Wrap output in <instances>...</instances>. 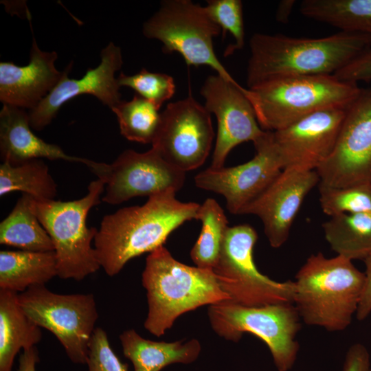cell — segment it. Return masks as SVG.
Returning a JSON list of instances; mask_svg holds the SVG:
<instances>
[{"label":"cell","instance_id":"1","mask_svg":"<svg viewBox=\"0 0 371 371\" xmlns=\"http://www.w3.org/2000/svg\"><path fill=\"white\" fill-rule=\"evenodd\" d=\"M176 193L157 194L142 205L120 208L103 217L93 247L108 276H115L131 259L163 246L172 232L196 219L200 204L181 201Z\"/></svg>","mask_w":371,"mask_h":371},{"label":"cell","instance_id":"2","mask_svg":"<svg viewBox=\"0 0 371 371\" xmlns=\"http://www.w3.org/2000/svg\"><path fill=\"white\" fill-rule=\"evenodd\" d=\"M371 48V36L339 32L317 38L256 33L249 40L247 84L291 76L334 74Z\"/></svg>","mask_w":371,"mask_h":371},{"label":"cell","instance_id":"3","mask_svg":"<svg viewBox=\"0 0 371 371\" xmlns=\"http://www.w3.org/2000/svg\"><path fill=\"white\" fill-rule=\"evenodd\" d=\"M142 283L148 306L144 326L156 337L164 335L181 315L229 300L212 270L178 261L164 245L148 255Z\"/></svg>","mask_w":371,"mask_h":371},{"label":"cell","instance_id":"4","mask_svg":"<svg viewBox=\"0 0 371 371\" xmlns=\"http://www.w3.org/2000/svg\"><path fill=\"white\" fill-rule=\"evenodd\" d=\"M293 304L307 325L341 331L356 315L365 285V273L352 260L322 253L310 256L295 277Z\"/></svg>","mask_w":371,"mask_h":371},{"label":"cell","instance_id":"5","mask_svg":"<svg viewBox=\"0 0 371 371\" xmlns=\"http://www.w3.org/2000/svg\"><path fill=\"white\" fill-rule=\"evenodd\" d=\"M362 90L334 74H320L274 79L246 89L245 94L260 126L275 131L318 111L346 109Z\"/></svg>","mask_w":371,"mask_h":371},{"label":"cell","instance_id":"6","mask_svg":"<svg viewBox=\"0 0 371 371\" xmlns=\"http://www.w3.org/2000/svg\"><path fill=\"white\" fill-rule=\"evenodd\" d=\"M105 183L92 181L88 192L73 201L32 199V208L49 235L56 258L57 276L63 280L81 281L101 267L92 241L98 229L87 225L91 209L99 205Z\"/></svg>","mask_w":371,"mask_h":371},{"label":"cell","instance_id":"7","mask_svg":"<svg viewBox=\"0 0 371 371\" xmlns=\"http://www.w3.org/2000/svg\"><path fill=\"white\" fill-rule=\"evenodd\" d=\"M207 316L218 336L238 342L244 333H251L266 344L278 371L293 367L300 350L296 337L302 321L293 303L249 307L226 300L209 306Z\"/></svg>","mask_w":371,"mask_h":371},{"label":"cell","instance_id":"8","mask_svg":"<svg viewBox=\"0 0 371 371\" xmlns=\"http://www.w3.org/2000/svg\"><path fill=\"white\" fill-rule=\"evenodd\" d=\"M221 32L205 6L191 0L162 1L158 10L143 25L144 35L159 41L164 53L177 52L188 66H207L234 81L214 49V38Z\"/></svg>","mask_w":371,"mask_h":371},{"label":"cell","instance_id":"9","mask_svg":"<svg viewBox=\"0 0 371 371\" xmlns=\"http://www.w3.org/2000/svg\"><path fill=\"white\" fill-rule=\"evenodd\" d=\"M258 240L248 224L229 227L213 271L229 302L249 307L293 303L294 281H276L259 271L254 260Z\"/></svg>","mask_w":371,"mask_h":371},{"label":"cell","instance_id":"10","mask_svg":"<svg viewBox=\"0 0 371 371\" xmlns=\"http://www.w3.org/2000/svg\"><path fill=\"white\" fill-rule=\"evenodd\" d=\"M18 298L25 314L56 336L71 362L87 363L98 319L93 294H59L45 285H34L19 293Z\"/></svg>","mask_w":371,"mask_h":371},{"label":"cell","instance_id":"11","mask_svg":"<svg viewBox=\"0 0 371 371\" xmlns=\"http://www.w3.org/2000/svg\"><path fill=\"white\" fill-rule=\"evenodd\" d=\"M85 165L105 183L102 201L111 205L169 190L177 192L186 181V172L168 163L153 148L144 153L126 150L111 164L88 159Z\"/></svg>","mask_w":371,"mask_h":371},{"label":"cell","instance_id":"12","mask_svg":"<svg viewBox=\"0 0 371 371\" xmlns=\"http://www.w3.org/2000/svg\"><path fill=\"white\" fill-rule=\"evenodd\" d=\"M214 137L211 113L189 95L167 104L151 144L168 163L186 172L205 163Z\"/></svg>","mask_w":371,"mask_h":371},{"label":"cell","instance_id":"13","mask_svg":"<svg viewBox=\"0 0 371 371\" xmlns=\"http://www.w3.org/2000/svg\"><path fill=\"white\" fill-rule=\"evenodd\" d=\"M315 170L329 187L371 184V87L346 109L334 148Z\"/></svg>","mask_w":371,"mask_h":371},{"label":"cell","instance_id":"14","mask_svg":"<svg viewBox=\"0 0 371 371\" xmlns=\"http://www.w3.org/2000/svg\"><path fill=\"white\" fill-rule=\"evenodd\" d=\"M254 144L256 153L251 160L232 167H209L194 177L196 187L222 195L233 214H242L283 170L271 131H265Z\"/></svg>","mask_w":371,"mask_h":371},{"label":"cell","instance_id":"15","mask_svg":"<svg viewBox=\"0 0 371 371\" xmlns=\"http://www.w3.org/2000/svg\"><path fill=\"white\" fill-rule=\"evenodd\" d=\"M246 89L236 80L216 74L204 81L200 93L205 107L217 122V133L210 167L221 168L230 151L247 142L254 143L264 133L254 108L245 94Z\"/></svg>","mask_w":371,"mask_h":371},{"label":"cell","instance_id":"16","mask_svg":"<svg viewBox=\"0 0 371 371\" xmlns=\"http://www.w3.org/2000/svg\"><path fill=\"white\" fill-rule=\"evenodd\" d=\"M101 60L95 68H89L79 79L70 78L71 63L54 88L33 109L28 111L32 129L41 131L49 125L60 107L69 100L83 94L92 95L111 109L121 100L120 87L115 73L123 60L120 47L110 42L100 53Z\"/></svg>","mask_w":371,"mask_h":371},{"label":"cell","instance_id":"17","mask_svg":"<svg viewBox=\"0 0 371 371\" xmlns=\"http://www.w3.org/2000/svg\"><path fill=\"white\" fill-rule=\"evenodd\" d=\"M346 109L316 112L271 131L283 170H315L332 153Z\"/></svg>","mask_w":371,"mask_h":371},{"label":"cell","instance_id":"18","mask_svg":"<svg viewBox=\"0 0 371 371\" xmlns=\"http://www.w3.org/2000/svg\"><path fill=\"white\" fill-rule=\"evenodd\" d=\"M319 181L316 170L284 169L242 214L257 216L271 247L279 248L287 240L304 198Z\"/></svg>","mask_w":371,"mask_h":371},{"label":"cell","instance_id":"19","mask_svg":"<svg viewBox=\"0 0 371 371\" xmlns=\"http://www.w3.org/2000/svg\"><path fill=\"white\" fill-rule=\"evenodd\" d=\"M56 52L41 50L33 37L30 60L25 66L0 63V100L25 110L34 109L63 75L55 66Z\"/></svg>","mask_w":371,"mask_h":371},{"label":"cell","instance_id":"20","mask_svg":"<svg viewBox=\"0 0 371 371\" xmlns=\"http://www.w3.org/2000/svg\"><path fill=\"white\" fill-rule=\"evenodd\" d=\"M0 154L3 162L12 165L42 158L85 165L88 161L69 155L59 146L37 137L32 130L28 111L6 104L0 111Z\"/></svg>","mask_w":371,"mask_h":371},{"label":"cell","instance_id":"21","mask_svg":"<svg viewBox=\"0 0 371 371\" xmlns=\"http://www.w3.org/2000/svg\"><path fill=\"white\" fill-rule=\"evenodd\" d=\"M123 354L129 359L134 371H161L171 364H191L201 352L196 339L172 342L155 341L142 337L134 329L120 335Z\"/></svg>","mask_w":371,"mask_h":371},{"label":"cell","instance_id":"22","mask_svg":"<svg viewBox=\"0 0 371 371\" xmlns=\"http://www.w3.org/2000/svg\"><path fill=\"white\" fill-rule=\"evenodd\" d=\"M18 295L0 289V371H12L19 352L36 346L42 339L41 327L23 311Z\"/></svg>","mask_w":371,"mask_h":371},{"label":"cell","instance_id":"23","mask_svg":"<svg viewBox=\"0 0 371 371\" xmlns=\"http://www.w3.org/2000/svg\"><path fill=\"white\" fill-rule=\"evenodd\" d=\"M57 276L54 251H0V289L22 293L34 285H45Z\"/></svg>","mask_w":371,"mask_h":371},{"label":"cell","instance_id":"24","mask_svg":"<svg viewBox=\"0 0 371 371\" xmlns=\"http://www.w3.org/2000/svg\"><path fill=\"white\" fill-rule=\"evenodd\" d=\"M33 198L26 194L18 199L0 223V243L30 251H54L53 242L32 208Z\"/></svg>","mask_w":371,"mask_h":371},{"label":"cell","instance_id":"25","mask_svg":"<svg viewBox=\"0 0 371 371\" xmlns=\"http://www.w3.org/2000/svg\"><path fill=\"white\" fill-rule=\"evenodd\" d=\"M300 11L341 32L371 36V0H304Z\"/></svg>","mask_w":371,"mask_h":371},{"label":"cell","instance_id":"26","mask_svg":"<svg viewBox=\"0 0 371 371\" xmlns=\"http://www.w3.org/2000/svg\"><path fill=\"white\" fill-rule=\"evenodd\" d=\"M322 227L326 241L337 255L364 260L371 254V213L332 216Z\"/></svg>","mask_w":371,"mask_h":371},{"label":"cell","instance_id":"27","mask_svg":"<svg viewBox=\"0 0 371 371\" xmlns=\"http://www.w3.org/2000/svg\"><path fill=\"white\" fill-rule=\"evenodd\" d=\"M21 192L39 201L54 200L57 185L42 159H34L12 165L0 166V195Z\"/></svg>","mask_w":371,"mask_h":371},{"label":"cell","instance_id":"28","mask_svg":"<svg viewBox=\"0 0 371 371\" xmlns=\"http://www.w3.org/2000/svg\"><path fill=\"white\" fill-rule=\"evenodd\" d=\"M196 220L201 221V229L190 250V258L196 267L213 270L229 227L228 221L220 204L212 198L200 205Z\"/></svg>","mask_w":371,"mask_h":371},{"label":"cell","instance_id":"29","mask_svg":"<svg viewBox=\"0 0 371 371\" xmlns=\"http://www.w3.org/2000/svg\"><path fill=\"white\" fill-rule=\"evenodd\" d=\"M121 135L126 139L152 144L158 131L161 113L154 104L137 94L128 101H121L113 109Z\"/></svg>","mask_w":371,"mask_h":371},{"label":"cell","instance_id":"30","mask_svg":"<svg viewBox=\"0 0 371 371\" xmlns=\"http://www.w3.org/2000/svg\"><path fill=\"white\" fill-rule=\"evenodd\" d=\"M318 188L321 208L330 217L371 213V184L333 188L319 183Z\"/></svg>","mask_w":371,"mask_h":371},{"label":"cell","instance_id":"31","mask_svg":"<svg viewBox=\"0 0 371 371\" xmlns=\"http://www.w3.org/2000/svg\"><path fill=\"white\" fill-rule=\"evenodd\" d=\"M117 79L120 87H126L133 89L136 94L150 102L158 109L175 93L176 85L171 76L150 72L144 68L133 75L122 72Z\"/></svg>","mask_w":371,"mask_h":371},{"label":"cell","instance_id":"32","mask_svg":"<svg viewBox=\"0 0 371 371\" xmlns=\"http://www.w3.org/2000/svg\"><path fill=\"white\" fill-rule=\"evenodd\" d=\"M205 8L212 19L220 27L223 36L229 32L235 43L228 46L224 56L241 49L245 44L243 3L240 0H208Z\"/></svg>","mask_w":371,"mask_h":371},{"label":"cell","instance_id":"33","mask_svg":"<svg viewBox=\"0 0 371 371\" xmlns=\"http://www.w3.org/2000/svg\"><path fill=\"white\" fill-rule=\"evenodd\" d=\"M88 371H128L111 348L104 330L96 327L91 337L87 363Z\"/></svg>","mask_w":371,"mask_h":371},{"label":"cell","instance_id":"34","mask_svg":"<svg viewBox=\"0 0 371 371\" xmlns=\"http://www.w3.org/2000/svg\"><path fill=\"white\" fill-rule=\"evenodd\" d=\"M334 75L341 80L350 82L371 80V48L356 57Z\"/></svg>","mask_w":371,"mask_h":371},{"label":"cell","instance_id":"35","mask_svg":"<svg viewBox=\"0 0 371 371\" xmlns=\"http://www.w3.org/2000/svg\"><path fill=\"white\" fill-rule=\"evenodd\" d=\"M342 371H371L370 357L366 347L355 343L346 352Z\"/></svg>","mask_w":371,"mask_h":371},{"label":"cell","instance_id":"36","mask_svg":"<svg viewBox=\"0 0 371 371\" xmlns=\"http://www.w3.org/2000/svg\"><path fill=\"white\" fill-rule=\"evenodd\" d=\"M363 261L366 265L365 285L355 315L359 321L364 320L371 313V254Z\"/></svg>","mask_w":371,"mask_h":371},{"label":"cell","instance_id":"37","mask_svg":"<svg viewBox=\"0 0 371 371\" xmlns=\"http://www.w3.org/2000/svg\"><path fill=\"white\" fill-rule=\"evenodd\" d=\"M38 362V351L36 346L23 350L19 357L18 371H36Z\"/></svg>","mask_w":371,"mask_h":371},{"label":"cell","instance_id":"38","mask_svg":"<svg viewBox=\"0 0 371 371\" xmlns=\"http://www.w3.org/2000/svg\"><path fill=\"white\" fill-rule=\"evenodd\" d=\"M295 1H282L278 4L276 12V19L282 23L289 20Z\"/></svg>","mask_w":371,"mask_h":371}]
</instances>
